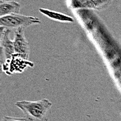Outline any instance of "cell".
<instances>
[{"instance_id":"obj_1","label":"cell","mask_w":121,"mask_h":121,"mask_svg":"<svg viewBox=\"0 0 121 121\" xmlns=\"http://www.w3.org/2000/svg\"><path fill=\"white\" fill-rule=\"evenodd\" d=\"M22 111L26 118L31 121H48V112L52 106V103L48 99L38 101L22 100L15 103Z\"/></svg>"},{"instance_id":"obj_7","label":"cell","mask_w":121,"mask_h":121,"mask_svg":"<svg viewBox=\"0 0 121 121\" xmlns=\"http://www.w3.org/2000/svg\"><path fill=\"white\" fill-rule=\"evenodd\" d=\"M39 11L42 14L46 15L47 17H49L52 20L59 21V22H73L74 19L72 17L65 15L61 13L56 12L53 11H50L45 9H39Z\"/></svg>"},{"instance_id":"obj_4","label":"cell","mask_w":121,"mask_h":121,"mask_svg":"<svg viewBox=\"0 0 121 121\" xmlns=\"http://www.w3.org/2000/svg\"><path fill=\"white\" fill-rule=\"evenodd\" d=\"M13 44L16 58L27 61L29 59L30 48L28 41L24 36V29H18L15 31Z\"/></svg>"},{"instance_id":"obj_2","label":"cell","mask_w":121,"mask_h":121,"mask_svg":"<svg viewBox=\"0 0 121 121\" xmlns=\"http://www.w3.org/2000/svg\"><path fill=\"white\" fill-rule=\"evenodd\" d=\"M1 63L3 71L8 74H11V62L15 56L13 41L10 39L11 31L1 27Z\"/></svg>"},{"instance_id":"obj_6","label":"cell","mask_w":121,"mask_h":121,"mask_svg":"<svg viewBox=\"0 0 121 121\" xmlns=\"http://www.w3.org/2000/svg\"><path fill=\"white\" fill-rule=\"evenodd\" d=\"M21 9V5L15 1H0V17L6 16L12 14H19Z\"/></svg>"},{"instance_id":"obj_3","label":"cell","mask_w":121,"mask_h":121,"mask_svg":"<svg viewBox=\"0 0 121 121\" xmlns=\"http://www.w3.org/2000/svg\"><path fill=\"white\" fill-rule=\"evenodd\" d=\"M40 24V20L36 17L26 16L20 14H12L0 17L1 27L10 31L24 29L34 24Z\"/></svg>"},{"instance_id":"obj_8","label":"cell","mask_w":121,"mask_h":121,"mask_svg":"<svg viewBox=\"0 0 121 121\" xmlns=\"http://www.w3.org/2000/svg\"><path fill=\"white\" fill-rule=\"evenodd\" d=\"M1 121H31L26 118V117L24 118H16V117H11V116H4Z\"/></svg>"},{"instance_id":"obj_5","label":"cell","mask_w":121,"mask_h":121,"mask_svg":"<svg viewBox=\"0 0 121 121\" xmlns=\"http://www.w3.org/2000/svg\"><path fill=\"white\" fill-rule=\"evenodd\" d=\"M111 0H77V6L92 10H103L110 5Z\"/></svg>"}]
</instances>
